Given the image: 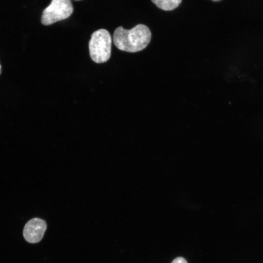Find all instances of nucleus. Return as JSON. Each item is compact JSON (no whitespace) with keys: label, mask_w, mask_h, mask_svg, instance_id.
Masks as SVG:
<instances>
[{"label":"nucleus","mask_w":263,"mask_h":263,"mask_svg":"<svg viewBox=\"0 0 263 263\" xmlns=\"http://www.w3.org/2000/svg\"><path fill=\"white\" fill-rule=\"evenodd\" d=\"M47 228L46 222L38 218L29 220L25 225L23 235L28 243H37L42 239Z\"/></svg>","instance_id":"obj_4"},{"label":"nucleus","mask_w":263,"mask_h":263,"mask_svg":"<svg viewBox=\"0 0 263 263\" xmlns=\"http://www.w3.org/2000/svg\"><path fill=\"white\" fill-rule=\"evenodd\" d=\"M212 1H220L221 0H211Z\"/></svg>","instance_id":"obj_7"},{"label":"nucleus","mask_w":263,"mask_h":263,"mask_svg":"<svg viewBox=\"0 0 263 263\" xmlns=\"http://www.w3.org/2000/svg\"><path fill=\"white\" fill-rule=\"evenodd\" d=\"M112 38L110 33L104 29L94 32L89 43L92 59L97 63L108 60L111 56Z\"/></svg>","instance_id":"obj_2"},{"label":"nucleus","mask_w":263,"mask_h":263,"mask_svg":"<svg viewBox=\"0 0 263 263\" xmlns=\"http://www.w3.org/2000/svg\"><path fill=\"white\" fill-rule=\"evenodd\" d=\"M73 12L71 0H52L43 11L41 23L45 25L53 24L70 17Z\"/></svg>","instance_id":"obj_3"},{"label":"nucleus","mask_w":263,"mask_h":263,"mask_svg":"<svg viewBox=\"0 0 263 263\" xmlns=\"http://www.w3.org/2000/svg\"><path fill=\"white\" fill-rule=\"evenodd\" d=\"M158 8L165 11H170L177 7L182 0H151Z\"/></svg>","instance_id":"obj_5"},{"label":"nucleus","mask_w":263,"mask_h":263,"mask_svg":"<svg viewBox=\"0 0 263 263\" xmlns=\"http://www.w3.org/2000/svg\"><path fill=\"white\" fill-rule=\"evenodd\" d=\"M151 32L145 25L139 24L130 30L117 27L113 35V41L119 50L134 53L145 48L150 43Z\"/></svg>","instance_id":"obj_1"},{"label":"nucleus","mask_w":263,"mask_h":263,"mask_svg":"<svg viewBox=\"0 0 263 263\" xmlns=\"http://www.w3.org/2000/svg\"><path fill=\"white\" fill-rule=\"evenodd\" d=\"M171 263H188L187 261L183 257H179L175 258Z\"/></svg>","instance_id":"obj_6"},{"label":"nucleus","mask_w":263,"mask_h":263,"mask_svg":"<svg viewBox=\"0 0 263 263\" xmlns=\"http://www.w3.org/2000/svg\"></svg>","instance_id":"obj_9"},{"label":"nucleus","mask_w":263,"mask_h":263,"mask_svg":"<svg viewBox=\"0 0 263 263\" xmlns=\"http://www.w3.org/2000/svg\"><path fill=\"white\" fill-rule=\"evenodd\" d=\"M0 73H1V66L0 65Z\"/></svg>","instance_id":"obj_8"}]
</instances>
